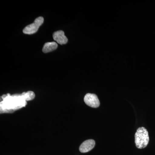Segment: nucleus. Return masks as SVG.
I'll return each instance as SVG.
<instances>
[{
	"label": "nucleus",
	"mask_w": 155,
	"mask_h": 155,
	"mask_svg": "<svg viewBox=\"0 0 155 155\" xmlns=\"http://www.w3.org/2000/svg\"><path fill=\"white\" fill-rule=\"evenodd\" d=\"M53 37L54 39L60 45L66 44L68 42V38L65 36L63 31L60 30L54 32Z\"/></svg>",
	"instance_id": "obj_5"
},
{
	"label": "nucleus",
	"mask_w": 155,
	"mask_h": 155,
	"mask_svg": "<svg viewBox=\"0 0 155 155\" xmlns=\"http://www.w3.org/2000/svg\"><path fill=\"white\" fill-rule=\"evenodd\" d=\"M84 101L87 106L92 108H97L100 106L98 98L96 95L94 94L88 93L85 95Z\"/></svg>",
	"instance_id": "obj_3"
},
{
	"label": "nucleus",
	"mask_w": 155,
	"mask_h": 155,
	"mask_svg": "<svg viewBox=\"0 0 155 155\" xmlns=\"http://www.w3.org/2000/svg\"><path fill=\"white\" fill-rule=\"evenodd\" d=\"M149 142L148 132L144 127H139L135 134L136 146L138 149L145 148Z\"/></svg>",
	"instance_id": "obj_1"
},
{
	"label": "nucleus",
	"mask_w": 155,
	"mask_h": 155,
	"mask_svg": "<svg viewBox=\"0 0 155 155\" xmlns=\"http://www.w3.org/2000/svg\"><path fill=\"white\" fill-rule=\"evenodd\" d=\"M21 95L25 101H31L34 99L35 94L33 91H28L27 92H24Z\"/></svg>",
	"instance_id": "obj_7"
},
{
	"label": "nucleus",
	"mask_w": 155,
	"mask_h": 155,
	"mask_svg": "<svg viewBox=\"0 0 155 155\" xmlns=\"http://www.w3.org/2000/svg\"><path fill=\"white\" fill-rule=\"evenodd\" d=\"M95 145V142L94 140H87L81 145L79 147V151L82 153L88 152L94 148Z\"/></svg>",
	"instance_id": "obj_4"
},
{
	"label": "nucleus",
	"mask_w": 155,
	"mask_h": 155,
	"mask_svg": "<svg viewBox=\"0 0 155 155\" xmlns=\"http://www.w3.org/2000/svg\"><path fill=\"white\" fill-rule=\"evenodd\" d=\"M58 45L55 42H47L44 45L42 51L45 53L50 52L57 49Z\"/></svg>",
	"instance_id": "obj_6"
},
{
	"label": "nucleus",
	"mask_w": 155,
	"mask_h": 155,
	"mask_svg": "<svg viewBox=\"0 0 155 155\" xmlns=\"http://www.w3.org/2000/svg\"><path fill=\"white\" fill-rule=\"evenodd\" d=\"M44 19L42 17H38L33 23L27 25L23 29V32L25 34L31 35L36 33L40 26L43 23Z\"/></svg>",
	"instance_id": "obj_2"
}]
</instances>
